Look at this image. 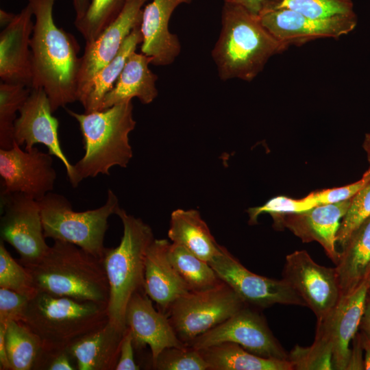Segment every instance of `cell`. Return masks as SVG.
Wrapping results in <instances>:
<instances>
[{"instance_id":"cell-1","label":"cell","mask_w":370,"mask_h":370,"mask_svg":"<svg viewBox=\"0 0 370 370\" xmlns=\"http://www.w3.org/2000/svg\"><path fill=\"white\" fill-rule=\"evenodd\" d=\"M35 18L30 39L31 88H42L52 112L78 101L79 45L70 33L56 24V0H27Z\"/></svg>"},{"instance_id":"cell-2","label":"cell","mask_w":370,"mask_h":370,"mask_svg":"<svg viewBox=\"0 0 370 370\" xmlns=\"http://www.w3.org/2000/svg\"><path fill=\"white\" fill-rule=\"evenodd\" d=\"M21 264L37 292L108 306L110 286L102 259L74 244L54 241L41 258Z\"/></svg>"},{"instance_id":"cell-3","label":"cell","mask_w":370,"mask_h":370,"mask_svg":"<svg viewBox=\"0 0 370 370\" xmlns=\"http://www.w3.org/2000/svg\"><path fill=\"white\" fill-rule=\"evenodd\" d=\"M287 48L264 27L259 16L241 5L223 3L221 32L211 53L221 80L250 82L271 57Z\"/></svg>"},{"instance_id":"cell-4","label":"cell","mask_w":370,"mask_h":370,"mask_svg":"<svg viewBox=\"0 0 370 370\" xmlns=\"http://www.w3.org/2000/svg\"><path fill=\"white\" fill-rule=\"evenodd\" d=\"M78 123L85 153L74 165L77 180L110 175L114 166L127 167L133 153L129 135L136 127L132 101L103 110L77 113L66 109Z\"/></svg>"},{"instance_id":"cell-5","label":"cell","mask_w":370,"mask_h":370,"mask_svg":"<svg viewBox=\"0 0 370 370\" xmlns=\"http://www.w3.org/2000/svg\"><path fill=\"white\" fill-rule=\"evenodd\" d=\"M115 214L121 220L123 236L116 247L106 248L102 260L110 286L109 322L125 331L127 305L135 293L144 291L145 255L155 238L151 227L140 218L120 206Z\"/></svg>"},{"instance_id":"cell-6","label":"cell","mask_w":370,"mask_h":370,"mask_svg":"<svg viewBox=\"0 0 370 370\" xmlns=\"http://www.w3.org/2000/svg\"><path fill=\"white\" fill-rule=\"evenodd\" d=\"M108 321L107 306L42 292L30 298L21 320L42 346L61 349Z\"/></svg>"},{"instance_id":"cell-7","label":"cell","mask_w":370,"mask_h":370,"mask_svg":"<svg viewBox=\"0 0 370 370\" xmlns=\"http://www.w3.org/2000/svg\"><path fill=\"white\" fill-rule=\"evenodd\" d=\"M38 201L45 238L74 244L102 259L108 219L119 206L112 190L102 206L83 212L73 210L69 201L58 193L50 192Z\"/></svg>"},{"instance_id":"cell-8","label":"cell","mask_w":370,"mask_h":370,"mask_svg":"<svg viewBox=\"0 0 370 370\" xmlns=\"http://www.w3.org/2000/svg\"><path fill=\"white\" fill-rule=\"evenodd\" d=\"M247 305L225 282L201 291H189L166 312L179 339L186 346Z\"/></svg>"},{"instance_id":"cell-9","label":"cell","mask_w":370,"mask_h":370,"mask_svg":"<svg viewBox=\"0 0 370 370\" xmlns=\"http://www.w3.org/2000/svg\"><path fill=\"white\" fill-rule=\"evenodd\" d=\"M209 264L247 305L260 309L275 304L306 306L301 297L283 278L272 279L250 271L223 246Z\"/></svg>"},{"instance_id":"cell-10","label":"cell","mask_w":370,"mask_h":370,"mask_svg":"<svg viewBox=\"0 0 370 370\" xmlns=\"http://www.w3.org/2000/svg\"><path fill=\"white\" fill-rule=\"evenodd\" d=\"M238 344L263 358L287 359L288 353L256 308L245 305L229 319L193 339L188 346L201 349L222 343Z\"/></svg>"},{"instance_id":"cell-11","label":"cell","mask_w":370,"mask_h":370,"mask_svg":"<svg viewBox=\"0 0 370 370\" xmlns=\"http://www.w3.org/2000/svg\"><path fill=\"white\" fill-rule=\"evenodd\" d=\"M282 278L313 312L317 322L331 313L341 297L335 268L319 264L306 250L286 256Z\"/></svg>"},{"instance_id":"cell-12","label":"cell","mask_w":370,"mask_h":370,"mask_svg":"<svg viewBox=\"0 0 370 370\" xmlns=\"http://www.w3.org/2000/svg\"><path fill=\"white\" fill-rule=\"evenodd\" d=\"M1 238L20 256V263L41 258L49 246L45 241L38 201L22 193H1Z\"/></svg>"},{"instance_id":"cell-13","label":"cell","mask_w":370,"mask_h":370,"mask_svg":"<svg viewBox=\"0 0 370 370\" xmlns=\"http://www.w3.org/2000/svg\"><path fill=\"white\" fill-rule=\"evenodd\" d=\"M56 172L49 153L34 147L23 150L14 140L0 149L1 193H22L36 201L53 190Z\"/></svg>"},{"instance_id":"cell-14","label":"cell","mask_w":370,"mask_h":370,"mask_svg":"<svg viewBox=\"0 0 370 370\" xmlns=\"http://www.w3.org/2000/svg\"><path fill=\"white\" fill-rule=\"evenodd\" d=\"M14 123V140L29 150L35 144H42L48 153L63 163L67 177L73 187L78 186L74 165L61 149L58 137L59 121L53 116L49 98L42 88H31V92L19 110Z\"/></svg>"},{"instance_id":"cell-15","label":"cell","mask_w":370,"mask_h":370,"mask_svg":"<svg viewBox=\"0 0 370 370\" xmlns=\"http://www.w3.org/2000/svg\"><path fill=\"white\" fill-rule=\"evenodd\" d=\"M260 18L264 27L288 47L318 38H338L351 32L357 25L356 14L317 19L285 8L266 10Z\"/></svg>"},{"instance_id":"cell-16","label":"cell","mask_w":370,"mask_h":370,"mask_svg":"<svg viewBox=\"0 0 370 370\" xmlns=\"http://www.w3.org/2000/svg\"><path fill=\"white\" fill-rule=\"evenodd\" d=\"M351 199L328 204L317 205L304 212L273 217L275 230L286 228L304 243L317 242L328 257L336 264L339 257L336 234Z\"/></svg>"},{"instance_id":"cell-17","label":"cell","mask_w":370,"mask_h":370,"mask_svg":"<svg viewBox=\"0 0 370 370\" xmlns=\"http://www.w3.org/2000/svg\"><path fill=\"white\" fill-rule=\"evenodd\" d=\"M149 0H128L123 11L92 42L85 44L78 76V98L103 66L117 55L125 40L141 22L143 7Z\"/></svg>"},{"instance_id":"cell-18","label":"cell","mask_w":370,"mask_h":370,"mask_svg":"<svg viewBox=\"0 0 370 370\" xmlns=\"http://www.w3.org/2000/svg\"><path fill=\"white\" fill-rule=\"evenodd\" d=\"M125 321L133 336L134 347L148 345L151 360L165 348L185 345L177 337L166 313L157 310L144 291L135 293L126 308Z\"/></svg>"},{"instance_id":"cell-19","label":"cell","mask_w":370,"mask_h":370,"mask_svg":"<svg viewBox=\"0 0 370 370\" xmlns=\"http://www.w3.org/2000/svg\"><path fill=\"white\" fill-rule=\"evenodd\" d=\"M368 291L367 280L352 293L341 297L331 313L317 322L316 331L332 343L333 369L347 370L349 345L359 329Z\"/></svg>"},{"instance_id":"cell-20","label":"cell","mask_w":370,"mask_h":370,"mask_svg":"<svg viewBox=\"0 0 370 370\" xmlns=\"http://www.w3.org/2000/svg\"><path fill=\"white\" fill-rule=\"evenodd\" d=\"M33 12L27 4L0 34L1 82L32 88V63L30 39L34 29Z\"/></svg>"},{"instance_id":"cell-21","label":"cell","mask_w":370,"mask_h":370,"mask_svg":"<svg viewBox=\"0 0 370 370\" xmlns=\"http://www.w3.org/2000/svg\"><path fill=\"white\" fill-rule=\"evenodd\" d=\"M193 0H152L143 9L140 32L141 53L151 58V64L166 66L172 64L181 51L177 35L169 31L172 14L181 4Z\"/></svg>"},{"instance_id":"cell-22","label":"cell","mask_w":370,"mask_h":370,"mask_svg":"<svg viewBox=\"0 0 370 370\" xmlns=\"http://www.w3.org/2000/svg\"><path fill=\"white\" fill-rule=\"evenodd\" d=\"M170 244L166 239H154L145 260L144 291L164 313L176 299L190 291L171 262Z\"/></svg>"},{"instance_id":"cell-23","label":"cell","mask_w":370,"mask_h":370,"mask_svg":"<svg viewBox=\"0 0 370 370\" xmlns=\"http://www.w3.org/2000/svg\"><path fill=\"white\" fill-rule=\"evenodd\" d=\"M124 332L108 321L72 343L67 351L77 370H115Z\"/></svg>"},{"instance_id":"cell-24","label":"cell","mask_w":370,"mask_h":370,"mask_svg":"<svg viewBox=\"0 0 370 370\" xmlns=\"http://www.w3.org/2000/svg\"><path fill=\"white\" fill-rule=\"evenodd\" d=\"M151 62V58L143 53H132L114 86L103 97L99 110L132 101L134 97L143 104L153 102L158 90L156 86L158 76L149 67Z\"/></svg>"},{"instance_id":"cell-25","label":"cell","mask_w":370,"mask_h":370,"mask_svg":"<svg viewBox=\"0 0 370 370\" xmlns=\"http://www.w3.org/2000/svg\"><path fill=\"white\" fill-rule=\"evenodd\" d=\"M334 268L341 297L352 293L368 280L370 274V217L352 234L339 251Z\"/></svg>"},{"instance_id":"cell-26","label":"cell","mask_w":370,"mask_h":370,"mask_svg":"<svg viewBox=\"0 0 370 370\" xmlns=\"http://www.w3.org/2000/svg\"><path fill=\"white\" fill-rule=\"evenodd\" d=\"M168 237L173 243L185 247L208 262L219 254L222 248L199 212L195 209L172 212Z\"/></svg>"},{"instance_id":"cell-27","label":"cell","mask_w":370,"mask_h":370,"mask_svg":"<svg viewBox=\"0 0 370 370\" xmlns=\"http://www.w3.org/2000/svg\"><path fill=\"white\" fill-rule=\"evenodd\" d=\"M142 41L139 23L126 38L114 58L96 73L79 96L78 101L83 106L84 112L100 110L103 97L113 88L130 56L136 51Z\"/></svg>"},{"instance_id":"cell-28","label":"cell","mask_w":370,"mask_h":370,"mask_svg":"<svg viewBox=\"0 0 370 370\" xmlns=\"http://www.w3.org/2000/svg\"><path fill=\"white\" fill-rule=\"evenodd\" d=\"M199 350L208 370H293L287 359L260 357L234 343H222Z\"/></svg>"},{"instance_id":"cell-29","label":"cell","mask_w":370,"mask_h":370,"mask_svg":"<svg viewBox=\"0 0 370 370\" xmlns=\"http://www.w3.org/2000/svg\"><path fill=\"white\" fill-rule=\"evenodd\" d=\"M169 257L190 291L207 290L223 282L209 262L181 245L171 243Z\"/></svg>"},{"instance_id":"cell-30","label":"cell","mask_w":370,"mask_h":370,"mask_svg":"<svg viewBox=\"0 0 370 370\" xmlns=\"http://www.w3.org/2000/svg\"><path fill=\"white\" fill-rule=\"evenodd\" d=\"M4 328L11 370H32L42 346L40 338L21 321H10Z\"/></svg>"},{"instance_id":"cell-31","label":"cell","mask_w":370,"mask_h":370,"mask_svg":"<svg viewBox=\"0 0 370 370\" xmlns=\"http://www.w3.org/2000/svg\"><path fill=\"white\" fill-rule=\"evenodd\" d=\"M128 0H90L84 15L74 25L85 44L92 42L123 11Z\"/></svg>"},{"instance_id":"cell-32","label":"cell","mask_w":370,"mask_h":370,"mask_svg":"<svg viewBox=\"0 0 370 370\" xmlns=\"http://www.w3.org/2000/svg\"><path fill=\"white\" fill-rule=\"evenodd\" d=\"M31 88L21 84H0V149L13 145L16 113L27 99Z\"/></svg>"},{"instance_id":"cell-33","label":"cell","mask_w":370,"mask_h":370,"mask_svg":"<svg viewBox=\"0 0 370 370\" xmlns=\"http://www.w3.org/2000/svg\"><path fill=\"white\" fill-rule=\"evenodd\" d=\"M278 8L291 10L317 19L356 15L352 0H268L263 12Z\"/></svg>"},{"instance_id":"cell-34","label":"cell","mask_w":370,"mask_h":370,"mask_svg":"<svg viewBox=\"0 0 370 370\" xmlns=\"http://www.w3.org/2000/svg\"><path fill=\"white\" fill-rule=\"evenodd\" d=\"M288 360L293 370L333 369L332 343L316 332L313 343L306 347L295 345L288 354Z\"/></svg>"},{"instance_id":"cell-35","label":"cell","mask_w":370,"mask_h":370,"mask_svg":"<svg viewBox=\"0 0 370 370\" xmlns=\"http://www.w3.org/2000/svg\"><path fill=\"white\" fill-rule=\"evenodd\" d=\"M3 241H0V288H5L29 297L37 291L25 268L14 260L6 249Z\"/></svg>"},{"instance_id":"cell-36","label":"cell","mask_w":370,"mask_h":370,"mask_svg":"<svg viewBox=\"0 0 370 370\" xmlns=\"http://www.w3.org/2000/svg\"><path fill=\"white\" fill-rule=\"evenodd\" d=\"M370 217V181L352 199L336 234V246L341 250L352 234Z\"/></svg>"},{"instance_id":"cell-37","label":"cell","mask_w":370,"mask_h":370,"mask_svg":"<svg viewBox=\"0 0 370 370\" xmlns=\"http://www.w3.org/2000/svg\"><path fill=\"white\" fill-rule=\"evenodd\" d=\"M157 370H208L199 349L190 346L167 347L151 360Z\"/></svg>"},{"instance_id":"cell-38","label":"cell","mask_w":370,"mask_h":370,"mask_svg":"<svg viewBox=\"0 0 370 370\" xmlns=\"http://www.w3.org/2000/svg\"><path fill=\"white\" fill-rule=\"evenodd\" d=\"M316 206L317 205L306 197L297 199L283 195L275 196L261 206L251 207L247 210L249 224H257L259 216L262 214H269L273 218L284 214L304 212Z\"/></svg>"},{"instance_id":"cell-39","label":"cell","mask_w":370,"mask_h":370,"mask_svg":"<svg viewBox=\"0 0 370 370\" xmlns=\"http://www.w3.org/2000/svg\"><path fill=\"white\" fill-rule=\"evenodd\" d=\"M370 181V167L361 179L344 186L314 191L306 196L316 205L334 204L352 199Z\"/></svg>"},{"instance_id":"cell-40","label":"cell","mask_w":370,"mask_h":370,"mask_svg":"<svg viewBox=\"0 0 370 370\" xmlns=\"http://www.w3.org/2000/svg\"><path fill=\"white\" fill-rule=\"evenodd\" d=\"M31 297L0 288V325L6 327L12 321H21Z\"/></svg>"},{"instance_id":"cell-41","label":"cell","mask_w":370,"mask_h":370,"mask_svg":"<svg viewBox=\"0 0 370 370\" xmlns=\"http://www.w3.org/2000/svg\"><path fill=\"white\" fill-rule=\"evenodd\" d=\"M32 370H77L67 348L41 346Z\"/></svg>"},{"instance_id":"cell-42","label":"cell","mask_w":370,"mask_h":370,"mask_svg":"<svg viewBox=\"0 0 370 370\" xmlns=\"http://www.w3.org/2000/svg\"><path fill=\"white\" fill-rule=\"evenodd\" d=\"M134 348L131 330L127 328L121 341L119 357L115 370L140 369V367L134 360Z\"/></svg>"},{"instance_id":"cell-43","label":"cell","mask_w":370,"mask_h":370,"mask_svg":"<svg viewBox=\"0 0 370 370\" xmlns=\"http://www.w3.org/2000/svg\"><path fill=\"white\" fill-rule=\"evenodd\" d=\"M353 347L350 351L349 360L347 370L364 369V351L360 333H356L354 338Z\"/></svg>"},{"instance_id":"cell-44","label":"cell","mask_w":370,"mask_h":370,"mask_svg":"<svg viewBox=\"0 0 370 370\" xmlns=\"http://www.w3.org/2000/svg\"><path fill=\"white\" fill-rule=\"evenodd\" d=\"M242 6L251 13L259 16L264 10L267 0H223Z\"/></svg>"},{"instance_id":"cell-45","label":"cell","mask_w":370,"mask_h":370,"mask_svg":"<svg viewBox=\"0 0 370 370\" xmlns=\"http://www.w3.org/2000/svg\"><path fill=\"white\" fill-rule=\"evenodd\" d=\"M0 369L11 370L5 343V328L1 325H0Z\"/></svg>"},{"instance_id":"cell-46","label":"cell","mask_w":370,"mask_h":370,"mask_svg":"<svg viewBox=\"0 0 370 370\" xmlns=\"http://www.w3.org/2000/svg\"><path fill=\"white\" fill-rule=\"evenodd\" d=\"M359 328L370 338V295L367 294Z\"/></svg>"},{"instance_id":"cell-47","label":"cell","mask_w":370,"mask_h":370,"mask_svg":"<svg viewBox=\"0 0 370 370\" xmlns=\"http://www.w3.org/2000/svg\"><path fill=\"white\" fill-rule=\"evenodd\" d=\"M360 336L364 351V369L370 370V338L362 332Z\"/></svg>"},{"instance_id":"cell-48","label":"cell","mask_w":370,"mask_h":370,"mask_svg":"<svg viewBox=\"0 0 370 370\" xmlns=\"http://www.w3.org/2000/svg\"><path fill=\"white\" fill-rule=\"evenodd\" d=\"M90 0H73V9L75 13V20L80 19L86 13Z\"/></svg>"},{"instance_id":"cell-49","label":"cell","mask_w":370,"mask_h":370,"mask_svg":"<svg viewBox=\"0 0 370 370\" xmlns=\"http://www.w3.org/2000/svg\"><path fill=\"white\" fill-rule=\"evenodd\" d=\"M16 14L8 12L3 9L0 10V25L3 28L10 24Z\"/></svg>"},{"instance_id":"cell-50","label":"cell","mask_w":370,"mask_h":370,"mask_svg":"<svg viewBox=\"0 0 370 370\" xmlns=\"http://www.w3.org/2000/svg\"><path fill=\"white\" fill-rule=\"evenodd\" d=\"M362 147L367 153L368 161L370 163V134H366Z\"/></svg>"},{"instance_id":"cell-51","label":"cell","mask_w":370,"mask_h":370,"mask_svg":"<svg viewBox=\"0 0 370 370\" xmlns=\"http://www.w3.org/2000/svg\"><path fill=\"white\" fill-rule=\"evenodd\" d=\"M368 285H369V289H370V274H369V279H368Z\"/></svg>"},{"instance_id":"cell-52","label":"cell","mask_w":370,"mask_h":370,"mask_svg":"<svg viewBox=\"0 0 370 370\" xmlns=\"http://www.w3.org/2000/svg\"><path fill=\"white\" fill-rule=\"evenodd\" d=\"M368 295H370V289H369V291H368Z\"/></svg>"}]
</instances>
